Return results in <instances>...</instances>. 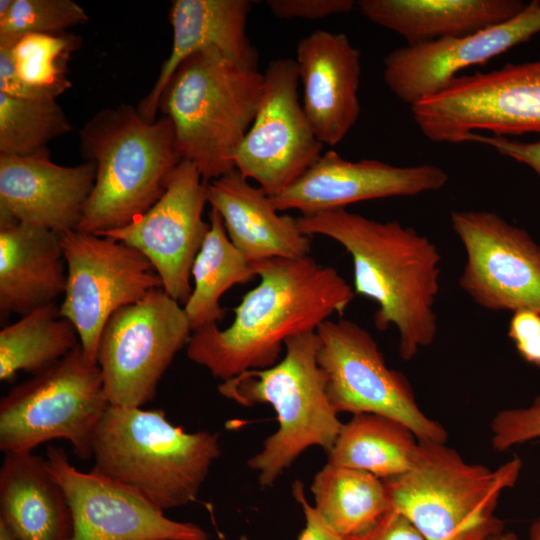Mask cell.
Segmentation results:
<instances>
[{
	"mask_svg": "<svg viewBox=\"0 0 540 540\" xmlns=\"http://www.w3.org/2000/svg\"><path fill=\"white\" fill-rule=\"evenodd\" d=\"M252 266L259 283L233 309L232 323L225 329L217 323L200 327L186 346L187 357L221 381L275 365L289 337L343 315L355 296L335 268L310 255Z\"/></svg>",
	"mask_w": 540,
	"mask_h": 540,
	"instance_id": "1",
	"label": "cell"
},
{
	"mask_svg": "<svg viewBox=\"0 0 540 540\" xmlns=\"http://www.w3.org/2000/svg\"><path fill=\"white\" fill-rule=\"evenodd\" d=\"M297 221L306 235L333 239L351 256L355 294L377 304L378 330L396 329L404 361L434 342L441 254L430 239L397 220L377 221L346 209L301 215Z\"/></svg>",
	"mask_w": 540,
	"mask_h": 540,
	"instance_id": "2",
	"label": "cell"
},
{
	"mask_svg": "<svg viewBox=\"0 0 540 540\" xmlns=\"http://www.w3.org/2000/svg\"><path fill=\"white\" fill-rule=\"evenodd\" d=\"M80 149L96 178L78 231L100 234L131 223L163 195L182 161L171 120L148 121L121 104L97 112L79 131Z\"/></svg>",
	"mask_w": 540,
	"mask_h": 540,
	"instance_id": "3",
	"label": "cell"
},
{
	"mask_svg": "<svg viewBox=\"0 0 540 540\" xmlns=\"http://www.w3.org/2000/svg\"><path fill=\"white\" fill-rule=\"evenodd\" d=\"M219 456L218 433L185 432L158 409L109 404L92 441L93 468L162 511L195 501Z\"/></svg>",
	"mask_w": 540,
	"mask_h": 540,
	"instance_id": "4",
	"label": "cell"
},
{
	"mask_svg": "<svg viewBox=\"0 0 540 540\" xmlns=\"http://www.w3.org/2000/svg\"><path fill=\"white\" fill-rule=\"evenodd\" d=\"M264 76L209 48L187 58L168 81L159 109L173 125L182 161L206 182L233 170L263 94Z\"/></svg>",
	"mask_w": 540,
	"mask_h": 540,
	"instance_id": "5",
	"label": "cell"
},
{
	"mask_svg": "<svg viewBox=\"0 0 540 540\" xmlns=\"http://www.w3.org/2000/svg\"><path fill=\"white\" fill-rule=\"evenodd\" d=\"M284 347L275 365L244 371L218 385L229 400L246 407L267 403L276 412L278 429L248 460L263 488L271 487L307 448L328 452L343 425L327 396L315 331L289 337Z\"/></svg>",
	"mask_w": 540,
	"mask_h": 540,
	"instance_id": "6",
	"label": "cell"
},
{
	"mask_svg": "<svg viewBox=\"0 0 540 540\" xmlns=\"http://www.w3.org/2000/svg\"><path fill=\"white\" fill-rule=\"evenodd\" d=\"M521 467L514 457L492 470L466 462L446 443L418 440L412 467L383 481L391 509L426 540H483L504 529L495 509L502 492L516 484Z\"/></svg>",
	"mask_w": 540,
	"mask_h": 540,
	"instance_id": "7",
	"label": "cell"
},
{
	"mask_svg": "<svg viewBox=\"0 0 540 540\" xmlns=\"http://www.w3.org/2000/svg\"><path fill=\"white\" fill-rule=\"evenodd\" d=\"M109 406L97 361L78 344L47 369L14 386L0 401V449L32 452L54 439L92 457L96 429Z\"/></svg>",
	"mask_w": 540,
	"mask_h": 540,
	"instance_id": "8",
	"label": "cell"
},
{
	"mask_svg": "<svg viewBox=\"0 0 540 540\" xmlns=\"http://www.w3.org/2000/svg\"><path fill=\"white\" fill-rule=\"evenodd\" d=\"M411 113L422 134L438 143H463L478 131L540 134V60L456 76Z\"/></svg>",
	"mask_w": 540,
	"mask_h": 540,
	"instance_id": "9",
	"label": "cell"
},
{
	"mask_svg": "<svg viewBox=\"0 0 540 540\" xmlns=\"http://www.w3.org/2000/svg\"><path fill=\"white\" fill-rule=\"evenodd\" d=\"M315 333L317 362L337 414L384 415L409 427L418 440L447 442L445 428L421 411L409 381L387 366L369 331L340 318L324 321Z\"/></svg>",
	"mask_w": 540,
	"mask_h": 540,
	"instance_id": "10",
	"label": "cell"
},
{
	"mask_svg": "<svg viewBox=\"0 0 540 540\" xmlns=\"http://www.w3.org/2000/svg\"><path fill=\"white\" fill-rule=\"evenodd\" d=\"M191 334L183 306L162 288L116 311L102 330L96 355L109 404L142 407L152 401Z\"/></svg>",
	"mask_w": 540,
	"mask_h": 540,
	"instance_id": "11",
	"label": "cell"
},
{
	"mask_svg": "<svg viewBox=\"0 0 540 540\" xmlns=\"http://www.w3.org/2000/svg\"><path fill=\"white\" fill-rule=\"evenodd\" d=\"M59 236L67 265L59 313L74 325L85 353L96 361L108 319L162 288V282L150 261L124 242L78 230Z\"/></svg>",
	"mask_w": 540,
	"mask_h": 540,
	"instance_id": "12",
	"label": "cell"
},
{
	"mask_svg": "<svg viewBox=\"0 0 540 540\" xmlns=\"http://www.w3.org/2000/svg\"><path fill=\"white\" fill-rule=\"evenodd\" d=\"M255 118L241 142L234 166L270 197L295 183L322 155L299 100L295 59L271 60Z\"/></svg>",
	"mask_w": 540,
	"mask_h": 540,
	"instance_id": "13",
	"label": "cell"
},
{
	"mask_svg": "<svg viewBox=\"0 0 540 540\" xmlns=\"http://www.w3.org/2000/svg\"><path fill=\"white\" fill-rule=\"evenodd\" d=\"M466 261L459 287L485 310L540 313V246L492 211L451 213Z\"/></svg>",
	"mask_w": 540,
	"mask_h": 540,
	"instance_id": "14",
	"label": "cell"
},
{
	"mask_svg": "<svg viewBox=\"0 0 540 540\" xmlns=\"http://www.w3.org/2000/svg\"><path fill=\"white\" fill-rule=\"evenodd\" d=\"M207 182L181 161L160 199L128 225L100 234L140 251L153 265L162 289L184 305L191 292V270L210 228L203 219Z\"/></svg>",
	"mask_w": 540,
	"mask_h": 540,
	"instance_id": "15",
	"label": "cell"
},
{
	"mask_svg": "<svg viewBox=\"0 0 540 540\" xmlns=\"http://www.w3.org/2000/svg\"><path fill=\"white\" fill-rule=\"evenodd\" d=\"M46 455L71 509L69 540H210L200 526L166 517L136 490L94 468L76 469L63 448L50 447Z\"/></svg>",
	"mask_w": 540,
	"mask_h": 540,
	"instance_id": "16",
	"label": "cell"
},
{
	"mask_svg": "<svg viewBox=\"0 0 540 540\" xmlns=\"http://www.w3.org/2000/svg\"><path fill=\"white\" fill-rule=\"evenodd\" d=\"M540 33V1L533 0L512 19L483 30L407 45L383 59V80L410 105L440 92L458 72L482 64Z\"/></svg>",
	"mask_w": 540,
	"mask_h": 540,
	"instance_id": "17",
	"label": "cell"
},
{
	"mask_svg": "<svg viewBox=\"0 0 540 540\" xmlns=\"http://www.w3.org/2000/svg\"><path fill=\"white\" fill-rule=\"evenodd\" d=\"M447 182V172L434 164L395 166L374 159L350 161L328 150L295 183L270 198L279 212L297 210L301 215H311L346 209L366 200L437 191Z\"/></svg>",
	"mask_w": 540,
	"mask_h": 540,
	"instance_id": "18",
	"label": "cell"
},
{
	"mask_svg": "<svg viewBox=\"0 0 540 540\" xmlns=\"http://www.w3.org/2000/svg\"><path fill=\"white\" fill-rule=\"evenodd\" d=\"M95 178L93 161L62 166L46 149L0 155V223H25L58 235L77 230Z\"/></svg>",
	"mask_w": 540,
	"mask_h": 540,
	"instance_id": "19",
	"label": "cell"
},
{
	"mask_svg": "<svg viewBox=\"0 0 540 540\" xmlns=\"http://www.w3.org/2000/svg\"><path fill=\"white\" fill-rule=\"evenodd\" d=\"M303 108L323 145L339 144L360 115L361 52L344 33L316 30L297 44Z\"/></svg>",
	"mask_w": 540,
	"mask_h": 540,
	"instance_id": "20",
	"label": "cell"
},
{
	"mask_svg": "<svg viewBox=\"0 0 540 540\" xmlns=\"http://www.w3.org/2000/svg\"><path fill=\"white\" fill-rule=\"evenodd\" d=\"M249 0H174L169 19L172 48L158 78L138 110L148 121H155L161 95L177 68L190 56L217 49L237 64L258 70V51L247 34L252 9Z\"/></svg>",
	"mask_w": 540,
	"mask_h": 540,
	"instance_id": "21",
	"label": "cell"
},
{
	"mask_svg": "<svg viewBox=\"0 0 540 540\" xmlns=\"http://www.w3.org/2000/svg\"><path fill=\"white\" fill-rule=\"evenodd\" d=\"M207 201L249 262L310 255L311 236L300 229L297 218L279 214L270 196L237 170L207 182Z\"/></svg>",
	"mask_w": 540,
	"mask_h": 540,
	"instance_id": "22",
	"label": "cell"
},
{
	"mask_svg": "<svg viewBox=\"0 0 540 540\" xmlns=\"http://www.w3.org/2000/svg\"><path fill=\"white\" fill-rule=\"evenodd\" d=\"M67 265L60 236L19 222L0 223L1 316L29 312L64 295Z\"/></svg>",
	"mask_w": 540,
	"mask_h": 540,
	"instance_id": "23",
	"label": "cell"
},
{
	"mask_svg": "<svg viewBox=\"0 0 540 540\" xmlns=\"http://www.w3.org/2000/svg\"><path fill=\"white\" fill-rule=\"evenodd\" d=\"M0 517L17 540H69L71 509L47 461L32 452L6 453L0 469Z\"/></svg>",
	"mask_w": 540,
	"mask_h": 540,
	"instance_id": "24",
	"label": "cell"
},
{
	"mask_svg": "<svg viewBox=\"0 0 540 540\" xmlns=\"http://www.w3.org/2000/svg\"><path fill=\"white\" fill-rule=\"evenodd\" d=\"M361 14L392 30L407 45L471 34L503 23L526 4L519 0H360Z\"/></svg>",
	"mask_w": 540,
	"mask_h": 540,
	"instance_id": "25",
	"label": "cell"
},
{
	"mask_svg": "<svg viewBox=\"0 0 540 540\" xmlns=\"http://www.w3.org/2000/svg\"><path fill=\"white\" fill-rule=\"evenodd\" d=\"M418 438L400 421L375 413H360L342 425L327 452V463L369 472L386 480L413 465Z\"/></svg>",
	"mask_w": 540,
	"mask_h": 540,
	"instance_id": "26",
	"label": "cell"
},
{
	"mask_svg": "<svg viewBox=\"0 0 540 540\" xmlns=\"http://www.w3.org/2000/svg\"><path fill=\"white\" fill-rule=\"evenodd\" d=\"M311 492L320 518L343 538L369 529L391 509L384 481L358 469L327 463L314 476Z\"/></svg>",
	"mask_w": 540,
	"mask_h": 540,
	"instance_id": "27",
	"label": "cell"
},
{
	"mask_svg": "<svg viewBox=\"0 0 540 540\" xmlns=\"http://www.w3.org/2000/svg\"><path fill=\"white\" fill-rule=\"evenodd\" d=\"M210 228L191 270L192 292L183 305L192 331L225 317L223 294L257 277L252 263L230 241L217 210L209 213Z\"/></svg>",
	"mask_w": 540,
	"mask_h": 540,
	"instance_id": "28",
	"label": "cell"
},
{
	"mask_svg": "<svg viewBox=\"0 0 540 540\" xmlns=\"http://www.w3.org/2000/svg\"><path fill=\"white\" fill-rule=\"evenodd\" d=\"M78 344L76 328L55 303L39 307L0 331V380L11 382L19 371L35 375Z\"/></svg>",
	"mask_w": 540,
	"mask_h": 540,
	"instance_id": "29",
	"label": "cell"
},
{
	"mask_svg": "<svg viewBox=\"0 0 540 540\" xmlns=\"http://www.w3.org/2000/svg\"><path fill=\"white\" fill-rule=\"evenodd\" d=\"M72 129L56 100H27L0 93V155L35 154Z\"/></svg>",
	"mask_w": 540,
	"mask_h": 540,
	"instance_id": "30",
	"label": "cell"
},
{
	"mask_svg": "<svg viewBox=\"0 0 540 540\" xmlns=\"http://www.w3.org/2000/svg\"><path fill=\"white\" fill-rule=\"evenodd\" d=\"M79 45V38L73 34L32 33L11 47V55L21 80L59 96L71 86L65 63Z\"/></svg>",
	"mask_w": 540,
	"mask_h": 540,
	"instance_id": "31",
	"label": "cell"
},
{
	"mask_svg": "<svg viewBox=\"0 0 540 540\" xmlns=\"http://www.w3.org/2000/svg\"><path fill=\"white\" fill-rule=\"evenodd\" d=\"M86 21V11L72 0H14L10 13L0 20V46L12 47L27 34L65 33Z\"/></svg>",
	"mask_w": 540,
	"mask_h": 540,
	"instance_id": "32",
	"label": "cell"
},
{
	"mask_svg": "<svg viewBox=\"0 0 540 540\" xmlns=\"http://www.w3.org/2000/svg\"><path fill=\"white\" fill-rule=\"evenodd\" d=\"M491 444L496 451L540 438V396L526 408L499 411L491 422Z\"/></svg>",
	"mask_w": 540,
	"mask_h": 540,
	"instance_id": "33",
	"label": "cell"
},
{
	"mask_svg": "<svg viewBox=\"0 0 540 540\" xmlns=\"http://www.w3.org/2000/svg\"><path fill=\"white\" fill-rule=\"evenodd\" d=\"M266 6L278 19L319 20L332 15L351 12L353 0H267Z\"/></svg>",
	"mask_w": 540,
	"mask_h": 540,
	"instance_id": "34",
	"label": "cell"
},
{
	"mask_svg": "<svg viewBox=\"0 0 540 540\" xmlns=\"http://www.w3.org/2000/svg\"><path fill=\"white\" fill-rule=\"evenodd\" d=\"M508 336L521 358L540 369V313L532 310L513 312Z\"/></svg>",
	"mask_w": 540,
	"mask_h": 540,
	"instance_id": "35",
	"label": "cell"
},
{
	"mask_svg": "<svg viewBox=\"0 0 540 540\" xmlns=\"http://www.w3.org/2000/svg\"><path fill=\"white\" fill-rule=\"evenodd\" d=\"M464 142L489 146L499 154L528 166L540 177V137L532 142H524L506 136L471 133Z\"/></svg>",
	"mask_w": 540,
	"mask_h": 540,
	"instance_id": "36",
	"label": "cell"
},
{
	"mask_svg": "<svg viewBox=\"0 0 540 540\" xmlns=\"http://www.w3.org/2000/svg\"><path fill=\"white\" fill-rule=\"evenodd\" d=\"M345 540H426L414 525L394 509L388 510L369 529Z\"/></svg>",
	"mask_w": 540,
	"mask_h": 540,
	"instance_id": "37",
	"label": "cell"
},
{
	"mask_svg": "<svg viewBox=\"0 0 540 540\" xmlns=\"http://www.w3.org/2000/svg\"><path fill=\"white\" fill-rule=\"evenodd\" d=\"M0 93L27 100H56L58 97L51 91L32 87L20 79L9 46H0Z\"/></svg>",
	"mask_w": 540,
	"mask_h": 540,
	"instance_id": "38",
	"label": "cell"
},
{
	"mask_svg": "<svg viewBox=\"0 0 540 540\" xmlns=\"http://www.w3.org/2000/svg\"><path fill=\"white\" fill-rule=\"evenodd\" d=\"M292 494L302 507L305 516V527L298 540H345L329 528L320 518L314 506L308 503L304 493V486L300 481H296L292 485Z\"/></svg>",
	"mask_w": 540,
	"mask_h": 540,
	"instance_id": "39",
	"label": "cell"
},
{
	"mask_svg": "<svg viewBox=\"0 0 540 540\" xmlns=\"http://www.w3.org/2000/svg\"><path fill=\"white\" fill-rule=\"evenodd\" d=\"M483 540H520L518 536L511 531H505L504 529L498 532H495L487 537H485Z\"/></svg>",
	"mask_w": 540,
	"mask_h": 540,
	"instance_id": "40",
	"label": "cell"
},
{
	"mask_svg": "<svg viewBox=\"0 0 540 540\" xmlns=\"http://www.w3.org/2000/svg\"><path fill=\"white\" fill-rule=\"evenodd\" d=\"M0 540H17L9 525L0 517Z\"/></svg>",
	"mask_w": 540,
	"mask_h": 540,
	"instance_id": "41",
	"label": "cell"
},
{
	"mask_svg": "<svg viewBox=\"0 0 540 540\" xmlns=\"http://www.w3.org/2000/svg\"><path fill=\"white\" fill-rule=\"evenodd\" d=\"M530 540H540V515L532 522L529 529Z\"/></svg>",
	"mask_w": 540,
	"mask_h": 540,
	"instance_id": "42",
	"label": "cell"
},
{
	"mask_svg": "<svg viewBox=\"0 0 540 540\" xmlns=\"http://www.w3.org/2000/svg\"><path fill=\"white\" fill-rule=\"evenodd\" d=\"M14 0H0V20L4 19L11 11Z\"/></svg>",
	"mask_w": 540,
	"mask_h": 540,
	"instance_id": "43",
	"label": "cell"
}]
</instances>
